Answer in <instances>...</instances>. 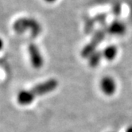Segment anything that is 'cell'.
<instances>
[{"mask_svg": "<svg viewBox=\"0 0 132 132\" xmlns=\"http://www.w3.org/2000/svg\"><path fill=\"white\" fill-rule=\"evenodd\" d=\"M3 42L1 38H0V50L3 49Z\"/></svg>", "mask_w": 132, "mask_h": 132, "instance_id": "12", "label": "cell"}, {"mask_svg": "<svg viewBox=\"0 0 132 132\" xmlns=\"http://www.w3.org/2000/svg\"><path fill=\"white\" fill-rule=\"evenodd\" d=\"M118 50L117 47L115 45H108L106 48L103 50V56L106 60L111 61L112 60H114L116 58V56H117Z\"/></svg>", "mask_w": 132, "mask_h": 132, "instance_id": "7", "label": "cell"}, {"mask_svg": "<svg viewBox=\"0 0 132 132\" xmlns=\"http://www.w3.org/2000/svg\"><path fill=\"white\" fill-rule=\"evenodd\" d=\"M103 57V52L96 51L88 57V64L92 68H96Z\"/></svg>", "mask_w": 132, "mask_h": 132, "instance_id": "8", "label": "cell"}, {"mask_svg": "<svg viewBox=\"0 0 132 132\" xmlns=\"http://www.w3.org/2000/svg\"><path fill=\"white\" fill-rule=\"evenodd\" d=\"M105 37V32L103 30H99L95 32L92 36L91 41L84 47L81 50V56L83 58H88L89 56L96 52V49L101 43V42L104 39Z\"/></svg>", "mask_w": 132, "mask_h": 132, "instance_id": "3", "label": "cell"}, {"mask_svg": "<svg viewBox=\"0 0 132 132\" xmlns=\"http://www.w3.org/2000/svg\"><path fill=\"white\" fill-rule=\"evenodd\" d=\"M100 88L105 95L112 96L116 90V81L111 77H104L100 81Z\"/></svg>", "mask_w": 132, "mask_h": 132, "instance_id": "5", "label": "cell"}, {"mask_svg": "<svg viewBox=\"0 0 132 132\" xmlns=\"http://www.w3.org/2000/svg\"><path fill=\"white\" fill-rule=\"evenodd\" d=\"M126 132H132V127H130L127 129Z\"/></svg>", "mask_w": 132, "mask_h": 132, "instance_id": "13", "label": "cell"}, {"mask_svg": "<svg viewBox=\"0 0 132 132\" xmlns=\"http://www.w3.org/2000/svg\"><path fill=\"white\" fill-rule=\"evenodd\" d=\"M58 86V82L56 79H49L44 82L37 84L29 90L21 91L18 94L17 100L21 105H29L37 96H41L54 91Z\"/></svg>", "mask_w": 132, "mask_h": 132, "instance_id": "1", "label": "cell"}, {"mask_svg": "<svg viewBox=\"0 0 132 132\" xmlns=\"http://www.w3.org/2000/svg\"><path fill=\"white\" fill-rule=\"evenodd\" d=\"M95 20L94 18H87L85 22H84V31L86 34H89L94 27V24H95Z\"/></svg>", "mask_w": 132, "mask_h": 132, "instance_id": "9", "label": "cell"}, {"mask_svg": "<svg viewBox=\"0 0 132 132\" xmlns=\"http://www.w3.org/2000/svg\"><path fill=\"white\" fill-rule=\"evenodd\" d=\"M28 52L33 67L36 69H41L44 64V60L37 45L34 43H30L28 46Z\"/></svg>", "mask_w": 132, "mask_h": 132, "instance_id": "4", "label": "cell"}, {"mask_svg": "<svg viewBox=\"0 0 132 132\" xmlns=\"http://www.w3.org/2000/svg\"><path fill=\"white\" fill-rule=\"evenodd\" d=\"M45 1L47 3H53V2L56 1V0H45Z\"/></svg>", "mask_w": 132, "mask_h": 132, "instance_id": "14", "label": "cell"}, {"mask_svg": "<svg viewBox=\"0 0 132 132\" xmlns=\"http://www.w3.org/2000/svg\"><path fill=\"white\" fill-rule=\"evenodd\" d=\"M13 29L18 34H22L30 30L33 37H37L42 32V26L39 22L31 18H18L14 22Z\"/></svg>", "mask_w": 132, "mask_h": 132, "instance_id": "2", "label": "cell"}, {"mask_svg": "<svg viewBox=\"0 0 132 132\" xmlns=\"http://www.w3.org/2000/svg\"><path fill=\"white\" fill-rule=\"evenodd\" d=\"M107 30L111 35L122 36L126 33L127 28L123 22H122L121 21L119 20H116L114 22H112L108 26Z\"/></svg>", "mask_w": 132, "mask_h": 132, "instance_id": "6", "label": "cell"}, {"mask_svg": "<svg viewBox=\"0 0 132 132\" xmlns=\"http://www.w3.org/2000/svg\"><path fill=\"white\" fill-rule=\"evenodd\" d=\"M106 18H107V14L106 13H100V14H98L95 16L94 18V20L96 22H99V23H104L105 21H106Z\"/></svg>", "mask_w": 132, "mask_h": 132, "instance_id": "10", "label": "cell"}, {"mask_svg": "<svg viewBox=\"0 0 132 132\" xmlns=\"http://www.w3.org/2000/svg\"><path fill=\"white\" fill-rule=\"evenodd\" d=\"M112 11L114 13L115 15H119L121 12V6L119 4H116L114 6H113Z\"/></svg>", "mask_w": 132, "mask_h": 132, "instance_id": "11", "label": "cell"}]
</instances>
